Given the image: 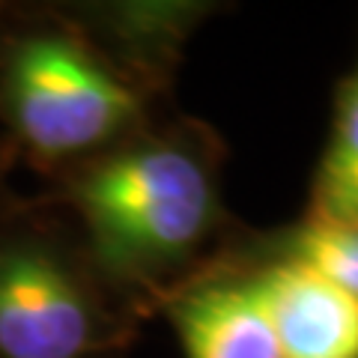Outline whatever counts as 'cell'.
I'll return each instance as SVG.
<instances>
[{"mask_svg": "<svg viewBox=\"0 0 358 358\" xmlns=\"http://www.w3.org/2000/svg\"><path fill=\"white\" fill-rule=\"evenodd\" d=\"M221 143L188 122L117 143L69 188L99 266L129 284L182 287L239 260L254 239L221 203Z\"/></svg>", "mask_w": 358, "mask_h": 358, "instance_id": "cell-1", "label": "cell"}, {"mask_svg": "<svg viewBox=\"0 0 358 358\" xmlns=\"http://www.w3.org/2000/svg\"><path fill=\"white\" fill-rule=\"evenodd\" d=\"M6 105L21 141L60 162L114 147L138 126L147 102L93 45L72 33H36L9 57Z\"/></svg>", "mask_w": 358, "mask_h": 358, "instance_id": "cell-2", "label": "cell"}, {"mask_svg": "<svg viewBox=\"0 0 358 358\" xmlns=\"http://www.w3.org/2000/svg\"><path fill=\"white\" fill-rule=\"evenodd\" d=\"M108 341L87 281L57 251H0V358H96Z\"/></svg>", "mask_w": 358, "mask_h": 358, "instance_id": "cell-3", "label": "cell"}, {"mask_svg": "<svg viewBox=\"0 0 358 358\" xmlns=\"http://www.w3.org/2000/svg\"><path fill=\"white\" fill-rule=\"evenodd\" d=\"M254 272L281 358H358V299L254 239Z\"/></svg>", "mask_w": 358, "mask_h": 358, "instance_id": "cell-4", "label": "cell"}, {"mask_svg": "<svg viewBox=\"0 0 358 358\" xmlns=\"http://www.w3.org/2000/svg\"><path fill=\"white\" fill-rule=\"evenodd\" d=\"M254 239L239 260L164 301L185 358H281L254 272Z\"/></svg>", "mask_w": 358, "mask_h": 358, "instance_id": "cell-5", "label": "cell"}, {"mask_svg": "<svg viewBox=\"0 0 358 358\" xmlns=\"http://www.w3.org/2000/svg\"><path fill=\"white\" fill-rule=\"evenodd\" d=\"M310 215L358 221V72L334 96L331 134L310 185Z\"/></svg>", "mask_w": 358, "mask_h": 358, "instance_id": "cell-6", "label": "cell"}, {"mask_svg": "<svg viewBox=\"0 0 358 358\" xmlns=\"http://www.w3.org/2000/svg\"><path fill=\"white\" fill-rule=\"evenodd\" d=\"M266 236L278 254L313 268L320 278L358 299V221H334L305 212L299 224Z\"/></svg>", "mask_w": 358, "mask_h": 358, "instance_id": "cell-7", "label": "cell"}]
</instances>
